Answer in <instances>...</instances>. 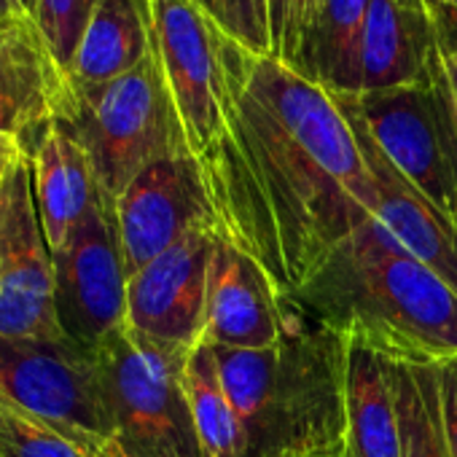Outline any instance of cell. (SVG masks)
<instances>
[{
  "instance_id": "1",
  "label": "cell",
  "mask_w": 457,
  "mask_h": 457,
  "mask_svg": "<svg viewBox=\"0 0 457 457\" xmlns=\"http://www.w3.org/2000/svg\"><path fill=\"white\" fill-rule=\"evenodd\" d=\"M196 159L220 240L248 253L283 296L377 210L339 103L275 57H240L226 127Z\"/></svg>"
},
{
  "instance_id": "2",
  "label": "cell",
  "mask_w": 457,
  "mask_h": 457,
  "mask_svg": "<svg viewBox=\"0 0 457 457\" xmlns=\"http://www.w3.org/2000/svg\"><path fill=\"white\" fill-rule=\"evenodd\" d=\"M291 299L390 361H457V294L377 218L355 228Z\"/></svg>"
},
{
  "instance_id": "3",
  "label": "cell",
  "mask_w": 457,
  "mask_h": 457,
  "mask_svg": "<svg viewBox=\"0 0 457 457\" xmlns=\"http://www.w3.org/2000/svg\"><path fill=\"white\" fill-rule=\"evenodd\" d=\"M286 326L264 350L212 347L248 457H342L347 452V339L283 296Z\"/></svg>"
},
{
  "instance_id": "4",
  "label": "cell",
  "mask_w": 457,
  "mask_h": 457,
  "mask_svg": "<svg viewBox=\"0 0 457 457\" xmlns=\"http://www.w3.org/2000/svg\"><path fill=\"white\" fill-rule=\"evenodd\" d=\"M60 124L81 143L111 199L154 162L191 154L156 46L135 71L108 84H73V103Z\"/></svg>"
},
{
  "instance_id": "5",
  "label": "cell",
  "mask_w": 457,
  "mask_h": 457,
  "mask_svg": "<svg viewBox=\"0 0 457 457\" xmlns=\"http://www.w3.org/2000/svg\"><path fill=\"white\" fill-rule=\"evenodd\" d=\"M116 457H204L183 385V353L119 328L95 347Z\"/></svg>"
},
{
  "instance_id": "6",
  "label": "cell",
  "mask_w": 457,
  "mask_h": 457,
  "mask_svg": "<svg viewBox=\"0 0 457 457\" xmlns=\"http://www.w3.org/2000/svg\"><path fill=\"white\" fill-rule=\"evenodd\" d=\"M337 97L358 113L393 167L457 226V103L441 57L420 84Z\"/></svg>"
},
{
  "instance_id": "7",
  "label": "cell",
  "mask_w": 457,
  "mask_h": 457,
  "mask_svg": "<svg viewBox=\"0 0 457 457\" xmlns=\"http://www.w3.org/2000/svg\"><path fill=\"white\" fill-rule=\"evenodd\" d=\"M0 401L44 420L89 457H116L95 350L0 337Z\"/></svg>"
},
{
  "instance_id": "8",
  "label": "cell",
  "mask_w": 457,
  "mask_h": 457,
  "mask_svg": "<svg viewBox=\"0 0 457 457\" xmlns=\"http://www.w3.org/2000/svg\"><path fill=\"white\" fill-rule=\"evenodd\" d=\"M151 12L154 46L188 148L199 156L226 127L232 76L248 49L228 38L194 0H151Z\"/></svg>"
},
{
  "instance_id": "9",
  "label": "cell",
  "mask_w": 457,
  "mask_h": 457,
  "mask_svg": "<svg viewBox=\"0 0 457 457\" xmlns=\"http://www.w3.org/2000/svg\"><path fill=\"white\" fill-rule=\"evenodd\" d=\"M0 337L65 339L54 310V259L28 154L17 156L0 186Z\"/></svg>"
},
{
  "instance_id": "10",
  "label": "cell",
  "mask_w": 457,
  "mask_h": 457,
  "mask_svg": "<svg viewBox=\"0 0 457 457\" xmlns=\"http://www.w3.org/2000/svg\"><path fill=\"white\" fill-rule=\"evenodd\" d=\"M52 259L54 310L62 337L84 350H95L127 323L129 272L108 194L100 196Z\"/></svg>"
},
{
  "instance_id": "11",
  "label": "cell",
  "mask_w": 457,
  "mask_h": 457,
  "mask_svg": "<svg viewBox=\"0 0 457 457\" xmlns=\"http://www.w3.org/2000/svg\"><path fill=\"white\" fill-rule=\"evenodd\" d=\"M220 235L199 228L129 275L124 328L156 347L188 355L204 331L210 264Z\"/></svg>"
},
{
  "instance_id": "12",
  "label": "cell",
  "mask_w": 457,
  "mask_h": 457,
  "mask_svg": "<svg viewBox=\"0 0 457 457\" xmlns=\"http://www.w3.org/2000/svg\"><path fill=\"white\" fill-rule=\"evenodd\" d=\"M113 210L129 275L191 232L199 228L218 232L204 172L194 154L170 156L145 167L113 199Z\"/></svg>"
},
{
  "instance_id": "13",
  "label": "cell",
  "mask_w": 457,
  "mask_h": 457,
  "mask_svg": "<svg viewBox=\"0 0 457 457\" xmlns=\"http://www.w3.org/2000/svg\"><path fill=\"white\" fill-rule=\"evenodd\" d=\"M73 81L28 17L0 22V135L33 156L44 135L68 116Z\"/></svg>"
},
{
  "instance_id": "14",
  "label": "cell",
  "mask_w": 457,
  "mask_h": 457,
  "mask_svg": "<svg viewBox=\"0 0 457 457\" xmlns=\"http://www.w3.org/2000/svg\"><path fill=\"white\" fill-rule=\"evenodd\" d=\"M283 326V294L272 286L270 275L248 253L220 240L210 264L199 342L226 350H264L280 339Z\"/></svg>"
},
{
  "instance_id": "15",
  "label": "cell",
  "mask_w": 457,
  "mask_h": 457,
  "mask_svg": "<svg viewBox=\"0 0 457 457\" xmlns=\"http://www.w3.org/2000/svg\"><path fill=\"white\" fill-rule=\"evenodd\" d=\"M334 100L347 116L358 137L366 170L371 175L377 191L374 218L417 262L433 270L457 294V226L393 167V162L379 151L358 113L342 97L334 95Z\"/></svg>"
},
{
  "instance_id": "16",
  "label": "cell",
  "mask_w": 457,
  "mask_h": 457,
  "mask_svg": "<svg viewBox=\"0 0 457 457\" xmlns=\"http://www.w3.org/2000/svg\"><path fill=\"white\" fill-rule=\"evenodd\" d=\"M438 57L430 14L398 0H371L361 41V95L420 84L430 76Z\"/></svg>"
},
{
  "instance_id": "17",
  "label": "cell",
  "mask_w": 457,
  "mask_h": 457,
  "mask_svg": "<svg viewBox=\"0 0 457 457\" xmlns=\"http://www.w3.org/2000/svg\"><path fill=\"white\" fill-rule=\"evenodd\" d=\"M36 199L52 253L62 248L73 228L105 194L95 167L65 124H54L33 151Z\"/></svg>"
},
{
  "instance_id": "18",
  "label": "cell",
  "mask_w": 457,
  "mask_h": 457,
  "mask_svg": "<svg viewBox=\"0 0 457 457\" xmlns=\"http://www.w3.org/2000/svg\"><path fill=\"white\" fill-rule=\"evenodd\" d=\"M151 52V0H100L87 22L68 76L76 87L108 84L135 71Z\"/></svg>"
},
{
  "instance_id": "19",
  "label": "cell",
  "mask_w": 457,
  "mask_h": 457,
  "mask_svg": "<svg viewBox=\"0 0 457 457\" xmlns=\"http://www.w3.org/2000/svg\"><path fill=\"white\" fill-rule=\"evenodd\" d=\"M347 457H403L390 358L347 342Z\"/></svg>"
},
{
  "instance_id": "20",
  "label": "cell",
  "mask_w": 457,
  "mask_h": 457,
  "mask_svg": "<svg viewBox=\"0 0 457 457\" xmlns=\"http://www.w3.org/2000/svg\"><path fill=\"white\" fill-rule=\"evenodd\" d=\"M371 0H323L302 76L328 95H361V41Z\"/></svg>"
},
{
  "instance_id": "21",
  "label": "cell",
  "mask_w": 457,
  "mask_h": 457,
  "mask_svg": "<svg viewBox=\"0 0 457 457\" xmlns=\"http://www.w3.org/2000/svg\"><path fill=\"white\" fill-rule=\"evenodd\" d=\"M183 385L204 457H248L245 425L223 390L215 350L210 345L199 342L186 355Z\"/></svg>"
},
{
  "instance_id": "22",
  "label": "cell",
  "mask_w": 457,
  "mask_h": 457,
  "mask_svg": "<svg viewBox=\"0 0 457 457\" xmlns=\"http://www.w3.org/2000/svg\"><path fill=\"white\" fill-rule=\"evenodd\" d=\"M390 377L398 401L403 457H452L441 414L438 366L390 361Z\"/></svg>"
},
{
  "instance_id": "23",
  "label": "cell",
  "mask_w": 457,
  "mask_h": 457,
  "mask_svg": "<svg viewBox=\"0 0 457 457\" xmlns=\"http://www.w3.org/2000/svg\"><path fill=\"white\" fill-rule=\"evenodd\" d=\"M0 457H89L44 420L0 401Z\"/></svg>"
},
{
  "instance_id": "24",
  "label": "cell",
  "mask_w": 457,
  "mask_h": 457,
  "mask_svg": "<svg viewBox=\"0 0 457 457\" xmlns=\"http://www.w3.org/2000/svg\"><path fill=\"white\" fill-rule=\"evenodd\" d=\"M272 57L302 76L323 0H267Z\"/></svg>"
},
{
  "instance_id": "25",
  "label": "cell",
  "mask_w": 457,
  "mask_h": 457,
  "mask_svg": "<svg viewBox=\"0 0 457 457\" xmlns=\"http://www.w3.org/2000/svg\"><path fill=\"white\" fill-rule=\"evenodd\" d=\"M235 44L256 57H272L267 0H194Z\"/></svg>"
},
{
  "instance_id": "26",
  "label": "cell",
  "mask_w": 457,
  "mask_h": 457,
  "mask_svg": "<svg viewBox=\"0 0 457 457\" xmlns=\"http://www.w3.org/2000/svg\"><path fill=\"white\" fill-rule=\"evenodd\" d=\"M97 4L100 0H38L36 25L44 33L57 62L65 68V73L71 71L87 22Z\"/></svg>"
},
{
  "instance_id": "27",
  "label": "cell",
  "mask_w": 457,
  "mask_h": 457,
  "mask_svg": "<svg viewBox=\"0 0 457 457\" xmlns=\"http://www.w3.org/2000/svg\"><path fill=\"white\" fill-rule=\"evenodd\" d=\"M438 366V387H441V414L444 430L452 457H457V361L436 363Z\"/></svg>"
},
{
  "instance_id": "28",
  "label": "cell",
  "mask_w": 457,
  "mask_h": 457,
  "mask_svg": "<svg viewBox=\"0 0 457 457\" xmlns=\"http://www.w3.org/2000/svg\"><path fill=\"white\" fill-rule=\"evenodd\" d=\"M433 22L438 36V49L457 52V0H438V14Z\"/></svg>"
},
{
  "instance_id": "29",
  "label": "cell",
  "mask_w": 457,
  "mask_h": 457,
  "mask_svg": "<svg viewBox=\"0 0 457 457\" xmlns=\"http://www.w3.org/2000/svg\"><path fill=\"white\" fill-rule=\"evenodd\" d=\"M20 154H25V151L20 148V143H17V140L0 135V186H4L6 172L12 170V164L17 162V156H20Z\"/></svg>"
},
{
  "instance_id": "30",
  "label": "cell",
  "mask_w": 457,
  "mask_h": 457,
  "mask_svg": "<svg viewBox=\"0 0 457 457\" xmlns=\"http://www.w3.org/2000/svg\"><path fill=\"white\" fill-rule=\"evenodd\" d=\"M441 52V65H444V73L449 79V87H452V95H454V103H457V52Z\"/></svg>"
},
{
  "instance_id": "31",
  "label": "cell",
  "mask_w": 457,
  "mask_h": 457,
  "mask_svg": "<svg viewBox=\"0 0 457 457\" xmlns=\"http://www.w3.org/2000/svg\"><path fill=\"white\" fill-rule=\"evenodd\" d=\"M398 4H403V6H409V9H417V12H425V14H430L433 20H436V14H438V0H398Z\"/></svg>"
},
{
  "instance_id": "32",
  "label": "cell",
  "mask_w": 457,
  "mask_h": 457,
  "mask_svg": "<svg viewBox=\"0 0 457 457\" xmlns=\"http://www.w3.org/2000/svg\"><path fill=\"white\" fill-rule=\"evenodd\" d=\"M12 4H14V9H17V14H20V17H28V20H33V22H36L38 0H12Z\"/></svg>"
},
{
  "instance_id": "33",
  "label": "cell",
  "mask_w": 457,
  "mask_h": 457,
  "mask_svg": "<svg viewBox=\"0 0 457 457\" xmlns=\"http://www.w3.org/2000/svg\"><path fill=\"white\" fill-rule=\"evenodd\" d=\"M14 14H17V9H14V4H12V0H0V22L12 20Z\"/></svg>"
},
{
  "instance_id": "34",
  "label": "cell",
  "mask_w": 457,
  "mask_h": 457,
  "mask_svg": "<svg viewBox=\"0 0 457 457\" xmlns=\"http://www.w3.org/2000/svg\"><path fill=\"white\" fill-rule=\"evenodd\" d=\"M342 457H347V454H342Z\"/></svg>"
}]
</instances>
